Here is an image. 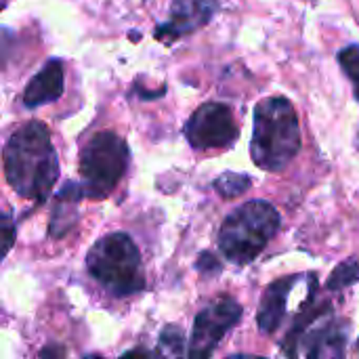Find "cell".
Masks as SVG:
<instances>
[{
	"label": "cell",
	"mask_w": 359,
	"mask_h": 359,
	"mask_svg": "<svg viewBox=\"0 0 359 359\" xmlns=\"http://www.w3.org/2000/svg\"><path fill=\"white\" fill-rule=\"evenodd\" d=\"M4 175L21 198L44 202L50 196L59 179V160L42 122H27L13 133L4 145Z\"/></svg>",
	"instance_id": "obj_1"
},
{
	"label": "cell",
	"mask_w": 359,
	"mask_h": 359,
	"mask_svg": "<svg viewBox=\"0 0 359 359\" xmlns=\"http://www.w3.org/2000/svg\"><path fill=\"white\" fill-rule=\"evenodd\" d=\"M301 151V124L294 105L286 97H267L255 107L250 141L252 162L267 170H284Z\"/></svg>",
	"instance_id": "obj_2"
},
{
	"label": "cell",
	"mask_w": 359,
	"mask_h": 359,
	"mask_svg": "<svg viewBox=\"0 0 359 359\" xmlns=\"http://www.w3.org/2000/svg\"><path fill=\"white\" fill-rule=\"evenodd\" d=\"M280 229V212L263 200L236 208L221 225L219 248L229 263H252Z\"/></svg>",
	"instance_id": "obj_3"
},
{
	"label": "cell",
	"mask_w": 359,
	"mask_h": 359,
	"mask_svg": "<svg viewBox=\"0 0 359 359\" xmlns=\"http://www.w3.org/2000/svg\"><path fill=\"white\" fill-rule=\"evenodd\" d=\"M86 269L116 297H128L145 288L141 255L126 233H109L95 242L86 257Z\"/></svg>",
	"instance_id": "obj_4"
},
{
	"label": "cell",
	"mask_w": 359,
	"mask_h": 359,
	"mask_svg": "<svg viewBox=\"0 0 359 359\" xmlns=\"http://www.w3.org/2000/svg\"><path fill=\"white\" fill-rule=\"evenodd\" d=\"M347 339L349 326L332 316L330 305L316 309L311 303L309 311L307 303L303 305L299 320L292 324V330L282 345V353L288 358H343L347 349Z\"/></svg>",
	"instance_id": "obj_5"
},
{
	"label": "cell",
	"mask_w": 359,
	"mask_h": 359,
	"mask_svg": "<svg viewBox=\"0 0 359 359\" xmlns=\"http://www.w3.org/2000/svg\"><path fill=\"white\" fill-rule=\"evenodd\" d=\"M128 145L116 133H99L80 156L82 191L90 198H105L124 177L128 166Z\"/></svg>",
	"instance_id": "obj_6"
},
{
	"label": "cell",
	"mask_w": 359,
	"mask_h": 359,
	"mask_svg": "<svg viewBox=\"0 0 359 359\" xmlns=\"http://www.w3.org/2000/svg\"><path fill=\"white\" fill-rule=\"evenodd\" d=\"M240 135L231 107L223 103L200 105L185 124V137L196 149H221L231 145Z\"/></svg>",
	"instance_id": "obj_7"
},
{
	"label": "cell",
	"mask_w": 359,
	"mask_h": 359,
	"mask_svg": "<svg viewBox=\"0 0 359 359\" xmlns=\"http://www.w3.org/2000/svg\"><path fill=\"white\" fill-rule=\"evenodd\" d=\"M242 307L233 299H219L217 303L202 309L194 322L189 341V358H210L223 337L240 322Z\"/></svg>",
	"instance_id": "obj_8"
},
{
	"label": "cell",
	"mask_w": 359,
	"mask_h": 359,
	"mask_svg": "<svg viewBox=\"0 0 359 359\" xmlns=\"http://www.w3.org/2000/svg\"><path fill=\"white\" fill-rule=\"evenodd\" d=\"M217 0H172L168 21L156 29V36L164 42L187 36L210 21L217 13Z\"/></svg>",
	"instance_id": "obj_9"
},
{
	"label": "cell",
	"mask_w": 359,
	"mask_h": 359,
	"mask_svg": "<svg viewBox=\"0 0 359 359\" xmlns=\"http://www.w3.org/2000/svg\"><path fill=\"white\" fill-rule=\"evenodd\" d=\"M299 280L301 278H297V276H288V278L273 282L265 290L261 305H259V316H257V324H259L261 332L273 334L280 328L282 320L288 313V297L294 290V286L299 284Z\"/></svg>",
	"instance_id": "obj_10"
},
{
	"label": "cell",
	"mask_w": 359,
	"mask_h": 359,
	"mask_svg": "<svg viewBox=\"0 0 359 359\" xmlns=\"http://www.w3.org/2000/svg\"><path fill=\"white\" fill-rule=\"evenodd\" d=\"M63 93V65L61 61H48L27 84L23 93V103L27 107H40L44 103H53Z\"/></svg>",
	"instance_id": "obj_11"
},
{
	"label": "cell",
	"mask_w": 359,
	"mask_h": 359,
	"mask_svg": "<svg viewBox=\"0 0 359 359\" xmlns=\"http://www.w3.org/2000/svg\"><path fill=\"white\" fill-rule=\"evenodd\" d=\"M250 185H252L250 177H248V175H240V172H225V175H221V177L215 181V189H217L223 198H227V200L242 196Z\"/></svg>",
	"instance_id": "obj_12"
},
{
	"label": "cell",
	"mask_w": 359,
	"mask_h": 359,
	"mask_svg": "<svg viewBox=\"0 0 359 359\" xmlns=\"http://www.w3.org/2000/svg\"><path fill=\"white\" fill-rule=\"evenodd\" d=\"M355 282H359V259L353 257V259H347L345 263H341L330 280H328V290H341V288H349L353 286Z\"/></svg>",
	"instance_id": "obj_13"
},
{
	"label": "cell",
	"mask_w": 359,
	"mask_h": 359,
	"mask_svg": "<svg viewBox=\"0 0 359 359\" xmlns=\"http://www.w3.org/2000/svg\"><path fill=\"white\" fill-rule=\"evenodd\" d=\"M339 63L353 84L355 99L359 101V44H349L339 53Z\"/></svg>",
	"instance_id": "obj_14"
},
{
	"label": "cell",
	"mask_w": 359,
	"mask_h": 359,
	"mask_svg": "<svg viewBox=\"0 0 359 359\" xmlns=\"http://www.w3.org/2000/svg\"><path fill=\"white\" fill-rule=\"evenodd\" d=\"M162 355H183L185 353V337L179 326H168L160 334V349Z\"/></svg>",
	"instance_id": "obj_15"
},
{
	"label": "cell",
	"mask_w": 359,
	"mask_h": 359,
	"mask_svg": "<svg viewBox=\"0 0 359 359\" xmlns=\"http://www.w3.org/2000/svg\"><path fill=\"white\" fill-rule=\"evenodd\" d=\"M13 240H15V223L8 215L0 212V259L13 246Z\"/></svg>",
	"instance_id": "obj_16"
},
{
	"label": "cell",
	"mask_w": 359,
	"mask_h": 359,
	"mask_svg": "<svg viewBox=\"0 0 359 359\" xmlns=\"http://www.w3.org/2000/svg\"><path fill=\"white\" fill-rule=\"evenodd\" d=\"M206 267H210L212 269V273H219L221 271V265L215 261V257L212 255H208V252H204L202 257H200V261H198V269H206Z\"/></svg>",
	"instance_id": "obj_17"
},
{
	"label": "cell",
	"mask_w": 359,
	"mask_h": 359,
	"mask_svg": "<svg viewBox=\"0 0 359 359\" xmlns=\"http://www.w3.org/2000/svg\"><path fill=\"white\" fill-rule=\"evenodd\" d=\"M358 351H359V341H358Z\"/></svg>",
	"instance_id": "obj_18"
}]
</instances>
